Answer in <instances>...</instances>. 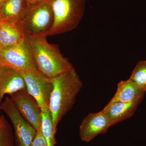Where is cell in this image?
Returning <instances> with one entry per match:
<instances>
[{"instance_id": "cell-1", "label": "cell", "mask_w": 146, "mask_h": 146, "mask_svg": "<svg viewBox=\"0 0 146 146\" xmlns=\"http://www.w3.org/2000/svg\"><path fill=\"white\" fill-rule=\"evenodd\" d=\"M50 78L53 89L48 107L56 129L62 118L72 108L83 84L74 67Z\"/></svg>"}, {"instance_id": "cell-2", "label": "cell", "mask_w": 146, "mask_h": 146, "mask_svg": "<svg viewBox=\"0 0 146 146\" xmlns=\"http://www.w3.org/2000/svg\"><path fill=\"white\" fill-rule=\"evenodd\" d=\"M38 70L49 78H52L73 68L63 56L58 47L50 44L46 36L26 35Z\"/></svg>"}, {"instance_id": "cell-3", "label": "cell", "mask_w": 146, "mask_h": 146, "mask_svg": "<svg viewBox=\"0 0 146 146\" xmlns=\"http://www.w3.org/2000/svg\"><path fill=\"white\" fill-rule=\"evenodd\" d=\"M54 20L48 36L72 31L80 23L85 12L86 0H48Z\"/></svg>"}, {"instance_id": "cell-4", "label": "cell", "mask_w": 146, "mask_h": 146, "mask_svg": "<svg viewBox=\"0 0 146 146\" xmlns=\"http://www.w3.org/2000/svg\"><path fill=\"white\" fill-rule=\"evenodd\" d=\"M54 16L48 0L30 6L18 25L27 36H48L52 26Z\"/></svg>"}, {"instance_id": "cell-5", "label": "cell", "mask_w": 146, "mask_h": 146, "mask_svg": "<svg viewBox=\"0 0 146 146\" xmlns=\"http://www.w3.org/2000/svg\"><path fill=\"white\" fill-rule=\"evenodd\" d=\"M0 63L20 73L39 71L26 37L18 44L0 50Z\"/></svg>"}, {"instance_id": "cell-6", "label": "cell", "mask_w": 146, "mask_h": 146, "mask_svg": "<svg viewBox=\"0 0 146 146\" xmlns=\"http://www.w3.org/2000/svg\"><path fill=\"white\" fill-rule=\"evenodd\" d=\"M1 110L13 125L15 146H31L36 131L24 117L10 98L6 97L2 102Z\"/></svg>"}, {"instance_id": "cell-7", "label": "cell", "mask_w": 146, "mask_h": 146, "mask_svg": "<svg viewBox=\"0 0 146 146\" xmlns=\"http://www.w3.org/2000/svg\"><path fill=\"white\" fill-rule=\"evenodd\" d=\"M27 90L35 99L41 108L49 106L53 84L50 78L40 72L21 73Z\"/></svg>"}, {"instance_id": "cell-8", "label": "cell", "mask_w": 146, "mask_h": 146, "mask_svg": "<svg viewBox=\"0 0 146 146\" xmlns=\"http://www.w3.org/2000/svg\"><path fill=\"white\" fill-rule=\"evenodd\" d=\"M10 98L25 119L38 130L42 124V110L35 99L27 89L10 95Z\"/></svg>"}, {"instance_id": "cell-9", "label": "cell", "mask_w": 146, "mask_h": 146, "mask_svg": "<svg viewBox=\"0 0 146 146\" xmlns=\"http://www.w3.org/2000/svg\"><path fill=\"white\" fill-rule=\"evenodd\" d=\"M111 126L106 113L102 110L91 113L84 118L80 126L82 141L89 142L100 134L106 133Z\"/></svg>"}, {"instance_id": "cell-10", "label": "cell", "mask_w": 146, "mask_h": 146, "mask_svg": "<svg viewBox=\"0 0 146 146\" xmlns=\"http://www.w3.org/2000/svg\"><path fill=\"white\" fill-rule=\"evenodd\" d=\"M25 82L21 73L2 66L0 69V111L3 98L22 90H26Z\"/></svg>"}, {"instance_id": "cell-11", "label": "cell", "mask_w": 146, "mask_h": 146, "mask_svg": "<svg viewBox=\"0 0 146 146\" xmlns=\"http://www.w3.org/2000/svg\"><path fill=\"white\" fill-rule=\"evenodd\" d=\"M29 7L26 0H6L0 7V21L19 24Z\"/></svg>"}, {"instance_id": "cell-12", "label": "cell", "mask_w": 146, "mask_h": 146, "mask_svg": "<svg viewBox=\"0 0 146 146\" xmlns=\"http://www.w3.org/2000/svg\"><path fill=\"white\" fill-rule=\"evenodd\" d=\"M145 93L129 79L122 80L118 84L115 95L104 108H107L117 102H129L143 99Z\"/></svg>"}, {"instance_id": "cell-13", "label": "cell", "mask_w": 146, "mask_h": 146, "mask_svg": "<svg viewBox=\"0 0 146 146\" xmlns=\"http://www.w3.org/2000/svg\"><path fill=\"white\" fill-rule=\"evenodd\" d=\"M142 99L129 102H117L103 111L106 113L111 126L127 119L134 114Z\"/></svg>"}, {"instance_id": "cell-14", "label": "cell", "mask_w": 146, "mask_h": 146, "mask_svg": "<svg viewBox=\"0 0 146 146\" xmlns=\"http://www.w3.org/2000/svg\"><path fill=\"white\" fill-rule=\"evenodd\" d=\"M25 39V34L18 24L1 22L0 50L15 46Z\"/></svg>"}, {"instance_id": "cell-15", "label": "cell", "mask_w": 146, "mask_h": 146, "mask_svg": "<svg viewBox=\"0 0 146 146\" xmlns=\"http://www.w3.org/2000/svg\"><path fill=\"white\" fill-rule=\"evenodd\" d=\"M42 132L46 141L47 146H54L56 144L55 136L56 129L54 128L52 117L48 106L41 108Z\"/></svg>"}, {"instance_id": "cell-16", "label": "cell", "mask_w": 146, "mask_h": 146, "mask_svg": "<svg viewBox=\"0 0 146 146\" xmlns=\"http://www.w3.org/2000/svg\"><path fill=\"white\" fill-rule=\"evenodd\" d=\"M142 91H146V60L139 61L129 78Z\"/></svg>"}, {"instance_id": "cell-17", "label": "cell", "mask_w": 146, "mask_h": 146, "mask_svg": "<svg viewBox=\"0 0 146 146\" xmlns=\"http://www.w3.org/2000/svg\"><path fill=\"white\" fill-rule=\"evenodd\" d=\"M0 146H15L12 128L3 115L0 116Z\"/></svg>"}, {"instance_id": "cell-18", "label": "cell", "mask_w": 146, "mask_h": 146, "mask_svg": "<svg viewBox=\"0 0 146 146\" xmlns=\"http://www.w3.org/2000/svg\"><path fill=\"white\" fill-rule=\"evenodd\" d=\"M31 146H47L46 141L42 132L41 127L36 130Z\"/></svg>"}, {"instance_id": "cell-19", "label": "cell", "mask_w": 146, "mask_h": 146, "mask_svg": "<svg viewBox=\"0 0 146 146\" xmlns=\"http://www.w3.org/2000/svg\"><path fill=\"white\" fill-rule=\"evenodd\" d=\"M43 1V0H26L27 3L29 6L35 4L36 3L39 2L41 1Z\"/></svg>"}, {"instance_id": "cell-20", "label": "cell", "mask_w": 146, "mask_h": 146, "mask_svg": "<svg viewBox=\"0 0 146 146\" xmlns=\"http://www.w3.org/2000/svg\"><path fill=\"white\" fill-rule=\"evenodd\" d=\"M6 0H0V7L3 4V3Z\"/></svg>"}, {"instance_id": "cell-21", "label": "cell", "mask_w": 146, "mask_h": 146, "mask_svg": "<svg viewBox=\"0 0 146 146\" xmlns=\"http://www.w3.org/2000/svg\"><path fill=\"white\" fill-rule=\"evenodd\" d=\"M1 22L0 21V36H1Z\"/></svg>"}, {"instance_id": "cell-22", "label": "cell", "mask_w": 146, "mask_h": 146, "mask_svg": "<svg viewBox=\"0 0 146 146\" xmlns=\"http://www.w3.org/2000/svg\"><path fill=\"white\" fill-rule=\"evenodd\" d=\"M1 63H0V69H1Z\"/></svg>"}]
</instances>
